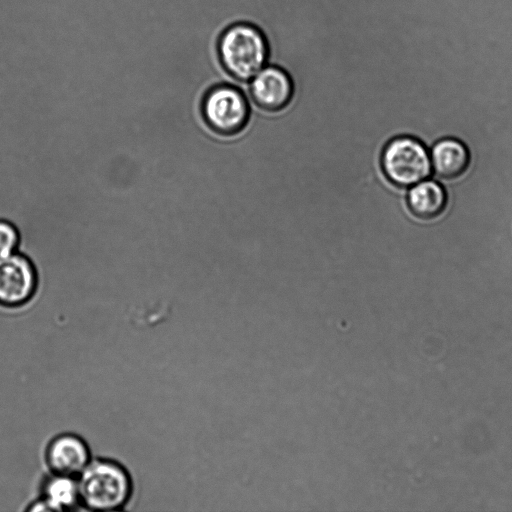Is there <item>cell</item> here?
<instances>
[{
    "instance_id": "obj_1",
    "label": "cell",
    "mask_w": 512,
    "mask_h": 512,
    "mask_svg": "<svg viewBox=\"0 0 512 512\" xmlns=\"http://www.w3.org/2000/svg\"><path fill=\"white\" fill-rule=\"evenodd\" d=\"M80 505L93 511H117L130 501L132 478L119 462L92 458L77 476Z\"/></svg>"
},
{
    "instance_id": "obj_2",
    "label": "cell",
    "mask_w": 512,
    "mask_h": 512,
    "mask_svg": "<svg viewBox=\"0 0 512 512\" xmlns=\"http://www.w3.org/2000/svg\"><path fill=\"white\" fill-rule=\"evenodd\" d=\"M217 48L221 65L239 81L252 79L268 59L265 36L248 23H236L224 30Z\"/></svg>"
},
{
    "instance_id": "obj_3",
    "label": "cell",
    "mask_w": 512,
    "mask_h": 512,
    "mask_svg": "<svg viewBox=\"0 0 512 512\" xmlns=\"http://www.w3.org/2000/svg\"><path fill=\"white\" fill-rule=\"evenodd\" d=\"M380 163L388 181L401 189L410 188L432 174L427 145L411 135L390 140L381 152Z\"/></svg>"
},
{
    "instance_id": "obj_4",
    "label": "cell",
    "mask_w": 512,
    "mask_h": 512,
    "mask_svg": "<svg viewBox=\"0 0 512 512\" xmlns=\"http://www.w3.org/2000/svg\"><path fill=\"white\" fill-rule=\"evenodd\" d=\"M201 109L208 127L222 136L240 133L250 117L246 97L239 89L230 85L211 88L204 96Z\"/></svg>"
},
{
    "instance_id": "obj_5",
    "label": "cell",
    "mask_w": 512,
    "mask_h": 512,
    "mask_svg": "<svg viewBox=\"0 0 512 512\" xmlns=\"http://www.w3.org/2000/svg\"><path fill=\"white\" fill-rule=\"evenodd\" d=\"M37 273L24 255L0 256V305L8 308L28 303L37 289Z\"/></svg>"
},
{
    "instance_id": "obj_6",
    "label": "cell",
    "mask_w": 512,
    "mask_h": 512,
    "mask_svg": "<svg viewBox=\"0 0 512 512\" xmlns=\"http://www.w3.org/2000/svg\"><path fill=\"white\" fill-rule=\"evenodd\" d=\"M294 93L292 79L276 66L263 67L252 79L250 94L255 104L269 112L283 110Z\"/></svg>"
},
{
    "instance_id": "obj_7",
    "label": "cell",
    "mask_w": 512,
    "mask_h": 512,
    "mask_svg": "<svg viewBox=\"0 0 512 512\" xmlns=\"http://www.w3.org/2000/svg\"><path fill=\"white\" fill-rule=\"evenodd\" d=\"M429 154L432 174L442 181L459 180L470 170V147L458 137L444 136L437 139L431 144Z\"/></svg>"
},
{
    "instance_id": "obj_8",
    "label": "cell",
    "mask_w": 512,
    "mask_h": 512,
    "mask_svg": "<svg viewBox=\"0 0 512 512\" xmlns=\"http://www.w3.org/2000/svg\"><path fill=\"white\" fill-rule=\"evenodd\" d=\"M92 459L86 441L74 433H61L50 440L45 461L51 473L77 477Z\"/></svg>"
},
{
    "instance_id": "obj_9",
    "label": "cell",
    "mask_w": 512,
    "mask_h": 512,
    "mask_svg": "<svg viewBox=\"0 0 512 512\" xmlns=\"http://www.w3.org/2000/svg\"><path fill=\"white\" fill-rule=\"evenodd\" d=\"M408 189L406 204L417 220L434 222L447 211L450 198L441 182L427 178Z\"/></svg>"
},
{
    "instance_id": "obj_10",
    "label": "cell",
    "mask_w": 512,
    "mask_h": 512,
    "mask_svg": "<svg viewBox=\"0 0 512 512\" xmlns=\"http://www.w3.org/2000/svg\"><path fill=\"white\" fill-rule=\"evenodd\" d=\"M80 505L77 477L51 473L41 489V497L32 510L65 511Z\"/></svg>"
},
{
    "instance_id": "obj_11",
    "label": "cell",
    "mask_w": 512,
    "mask_h": 512,
    "mask_svg": "<svg viewBox=\"0 0 512 512\" xmlns=\"http://www.w3.org/2000/svg\"><path fill=\"white\" fill-rule=\"evenodd\" d=\"M19 240V232L14 224L7 220L0 219V256L15 252Z\"/></svg>"
}]
</instances>
